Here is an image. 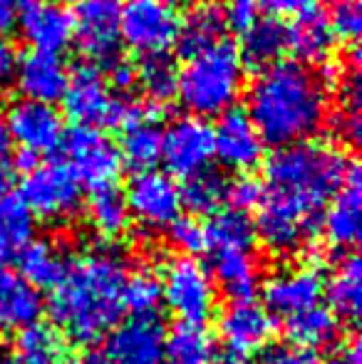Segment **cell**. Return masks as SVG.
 <instances>
[{"mask_svg":"<svg viewBox=\"0 0 362 364\" xmlns=\"http://www.w3.org/2000/svg\"><path fill=\"white\" fill-rule=\"evenodd\" d=\"M246 87V65L238 48L218 43L193 58L183 60L176 70V97L191 117H221L233 109Z\"/></svg>","mask_w":362,"mask_h":364,"instance_id":"277c9868","label":"cell"},{"mask_svg":"<svg viewBox=\"0 0 362 364\" xmlns=\"http://www.w3.org/2000/svg\"><path fill=\"white\" fill-rule=\"evenodd\" d=\"M328 364H360V342H358V337H353L348 345H343V350H340Z\"/></svg>","mask_w":362,"mask_h":364,"instance_id":"c3c4849f","label":"cell"},{"mask_svg":"<svg viewBox=\"0 0 362 364\" xmlns=\"http://www.w3.org/2000/svg\"><path fill=\"white\" fill-rule=\"evenodd\" d=\"M65 345L55 327L35 322L18 332L10 364H63Z\"/></svg>","mask_w":362,"mask_h":364,"instance_id":"1f68e13d","label":"cell"},{"mask_svg":"<svg viewBox=\"0 0 362 364\" xmlns=\"http://www.w3.org/2000/svg\"><path fill=\"white\" fill-rule=\"evenodd\" d=\"M169 238L186 258H193L198 253H206V228L201 220L191 216H179L169 225Z\"/></svg>","mask_w":362,"mask_h":364,"instance_id":"f35d334b","label":"cell"},{"mask_svg":"<svg viewBox=\"0 0 362 364\" xmlns=\"http://www.w3.org/2000/svg\"><path fill=\"white\" fill-rule=\"evenodd\" d=\"M211 278L233 300H251L258 290L261 273L253 250H211Z\"/></svg>","mask_w":362,"mask_h":364,"instance_id":"cb8c5ba5","label":"cell"},{"mask_svg":"<svg viewBox=\"0 0 362 364\" xmlns=\"http://www.w3.org/2000/svg\"><path fill=\"white\" fill-rule=\"evenodd\" d=\"M181 191V206H188L193 213H216L221 211V203L226 201V181L221 173L206 171L186 178Z\"/></svg>","mask_w":362,"mask_h":364,"instance_id":"8d00e7d4","label":"cell"},{"mask_svg":"<svg viewBox=\"0 0 362 364\" xmlns=\"http://www.w3.org/2000/svg\"><path fill=\"white\" fill-rule=\"evenodd\" d=\"M63 364H110V360H107V355L102 350H80L75 352V355L65 357Z\"/></svg>","mask_w":362,"mask_h":364,"instance_id":"7dc6e473","label":"cell"},{"mask_svg":"<svg viewBox=\"0 0 362 364\" xmlns=\"http://www.w3.org/2000/svg\"><path fill=\"white\" fill-rule=\"evenodd\" d=\"M122 305L134 317H154V310L161 305L159 275L149 268L127 275L124 290H122Z\"/></svg>","mask_w":362,"mask_h":364,"instance_id":"d590c367","label":"cell"},{"mask_svg":"<svg viewBox=\"0 0 362 364\" xmlns=\"http://www.w3.org/2000/svg\"><path fill=\"white\" fill-rule=\"evenodd\" d=\"M43 297L20 273L0 265V332H20L35 325Z\"/></svg>","mask_w":362,"mask_h":364,"instance_id":"44dd1931","label":"cell"},{"mask_svg":"<svg viewBox=\"0 0 362 364\" xmlns=\"http://www.w3.org/2000/svg\"><path fill=\"white\" fill-rule=\"evenodd\" d=\"M213 129V156L226 168L248 173L266 156V141L261 139L256 124L246 109L233 107L218 117Z\"/></svg>","mask_w":362,"mask_h":364,"instance_id":"4fadbf2b","label":"cell"},{"mask_svg":"<svg viewBox=\"0 0 362 364\" xmlns=\"http://www.w3.org/2000/svg\"><path fill=\"white\" fill-rule=\"evenodd\" d=\"M179 25V8L171 0H124L119 10V40L142 60L169 53Z\"/></svg>","mask_w":362,"mask_h":364,"instance_id":"5b68a950","label":"cell"},{"mask_svg":"<svg viewBox=\"0 0 362 364\" xmlns=\"http://www.w3.org/2000/svg\"><path fill=\"white\" fill-rule=\"evenodd\" d=\"M273 332L275 325L271 312L253 300L233 302L218 317V335L226 345V352L241 360L266 350L273 340Z\"/></svg>","mask_w":362,"mask_h":364,"instance_id":"9a60e30c","label":"cell"},{"mask_svg":"<svg viewBox=\"0 0 362 364\" xmlns=\"http://www.w3.org/2000/svg\"><path fill=\"white\" fill-rule=\"evenodd\" d=\"M261 196H263V181H258L251 173H241L231 183H226V201L236 211L246 213L248 208H256L261 203Z\"/></svg>","mask_w":362,"mask_h":364,"instance_id":"60d3db41","label":"cell"},{"mask_svg":"<svg viewBox=\"0 0 362 364\" xmlns=\"http://www.w3.org/2000/svg\"><path fill=\"white\" fill-rule=\"evenodd\" d=\"M261 8L263 0H228L223 13H226V23L233 25L238 33H243L258 20V10Z\"/></svg>","mask_w":362,"mask_h":364,"instance_id":"b9f144b4","label":"cell"},{"mask_svg":"<svg viewBox=\"0 0 362 364\" xmlns=\"http://www.w3.org/2000/svg\"><path fill=\"white\" fill-rule=\"evenodd\" d=\"M8 149H10V136H8V127H5L3 109H0V159H3V154H8Z\"/></svg>","mask_w":362,"mask_h":364,"instance_id":"f5cc1de1","label":"cell"},{"mask_svg":"<svg viewBox=\"0 0 362 364\" xmlns=\"http://www.w3.org/2000/svg\"><path fill=\"white\" fill-rule=\"evenodd\" d=\"M73 173L78 176L80 186L92 188V193L115 188L122 173V159L117 146L102 129L95 127H75L65 139Z\"/></svg>","mask_w":362,"mask_h":364,"instance_id":"9c48e42d","label":"cell"},{"mask_svg":"<svg viewBox=\"0 0 362 364\" xmlns=\"http://www.w3.org/2000/svg\"><path fill=\"white\" fill-rule=\"evenodd\" d=\"M218 364H246V360H241V357H236V355H223L221 360H218Z\"/></svg>","mask_w":362,"mask_h":364,"instance_id":"db71d44e","label":"cell"},{"mask_svg":"<svg viewBox=\"0 0 362 364\" xmlns=\"http://www.w3.org/2000/svg\"><path fill=\"white\" fill-rule=\"evenodd\" d=\"M10 183H13V171H10L8 164H5L3 159H0V198L8 196Z\"/></svg>","mask_w":362,"mask_h":364,"instance_id":"816d5d0a","label":"cell"},{"mask_svg":"<svg viewBox=\"0 0 362 364\" xmlns=\"http://www.w3.org/2000/svg\"><path fill=\"white\" fill-rule=\"evenodd\" d=\"M38 159L40 156H35L33 151H25V149H20V151L15 154V168H18V171H23V173H30L35 166H38Z\"/></svg>","mask_w":362,"mask_h":364,"instance_id":"681fc988","label":"cell"},{"mask_svg":"<svg viewBox=\"0 0 362 364\" xmlns=\"http://www.w3.org/2000/svg\"><path fill=\"white\" fill-rule=\"evenodd\" d=\"M226 28V13H223L221 5L213 3V0H201L186 15H181L179 38H176L174 48L179 50L183 60L193 58V55L223 43Z\"/></svg>","mask_w":362,"mask_h":364,"instance_id":"603a6c76","label":"cell"},{"mask_svg":"<svg viewBox=\"0 0 362 364\" xmlns=\"http://www.w3.org/2000/svg\"><path fill=\"white\" fill-rule=\"evenodd\" d=\"M323 295L325 280L313 265L278 270L263 283V302H266L263 307L271 312V317L278 315L290 320L310 307H318Z\"/></svg>","mask_w":362,"mask_h":364,"instance_id":"5bb4252c","label":"cell"},{"mask_svg":"<svg viewBox=\"0 0 362 364\" xmlns=\"http://www.w3.org/2000/svg\"><path fill=\"white\" fill-rule=\"evenodd\" d=\"M127 265L117 253L95 250L70 260L68 273L50 297V315L73 340L92 345L115 330L124 305Z\"/></svg>","mask_w":362,"mask_h":364,"instance_id":"3957f363","label":"cell"},{"mask_svg":"<svg viewBox=\"0 0 362 364\" xmlns=\"http://www.w3.org/2000/svg\"><path fill=\"white\" fill-rule=\"evenodd\" d=\"M285 53V28L280 20L263 18L256 20L251 28L241 33V55L243 65H253V68H268V65L278 63L280 55Z\"/></svg>","mask_w":362,"mask_h":364,"instance_id":"83f0119b","label":"cell"},{"mask_svg":"<svg viewBox=\"0 0 362 364\" xmlns=\"http://www.w3.org/2000/svg\"><path fill=\"white\" fill-rule=\"evenodd\" d=\"M246 112L266 144L310 141L328 119V87L305 65L278 60L251 82Z\"/></svg>","mask_w":362,"mask_h":364,"instance_id":"7a4b0ae2","label":"cell"},{"mask_svg":"<svg viewBox=\"0 0 362 364\" xmlns=\"http://www.w3.org/2000/svg\"><path fill=\"white\" fill-rule=\"evenodd\" d=\"M137 82H142L149 107V119L164 117L169 100L176 95V68L166 55L144 58L137 68Z\"/></svg>","mask_w":362,"mask_h":364,"instance_id":"4dcf8cb0","label":"cell"},{"mask_svg":"<svg viewBox=\"0 0 362 364\" xmlns=\"http://www.w3.org/2000/svg\"><path fill=\"white\" fill-rule=\"evenodd\" d=\"M13 80L18 85V92L23 95V100L53 105V102L63 100L65 90H68L70 73L63 60H60V55H45L30 50V53L20 55L15 60Z\"/></svg>","mask_w":362,"mask_h":364,"instance_id":"d6986e66","label":"cell"},{"mask_svg":"<svg viewBox=\"0 0 362 364\" xmlns=\"http://www.w3.org/2000/svg\"><path fill=\"white\" fill-rule=\"evenodd\" d=\"M20 275L38 288H58L60 280L68 273V255L60 245H55L53 240H33L23 253L18 255Z\"/></svg>","mask_w":362,"mask_h":364,"instance_id":"d4e9b609","label":"cell"},{"mask_svg":"<svg viewBox=\"0 0 362 364\" xmlns=\"http://www.w3.org/2000/svg\"><path fill=\"white\" fill-rule=\"evenodd\" d=\"M350 159L343 149L323 141L278 146L266 161V183L253 220L256 238L271 253L300 250L313 235L320 211L348 176Z\"/></svg>","mask_w":362,"mask_h":364,"instance_id":"6da1fadb","label":"cell"},{"mask_svg":"<svg viewBox=\"0 0 362 364\" xmlns=\"http://www.w3.org/2000/svg\"><path fill=\"white\" fill-rule=\"evenodd\" d=\"M117 151H119L122 166H127L129 171H154V166L161 161V129L151 122L132 127L122 134V144L117 146Z\"/></svg>","mask_w":362,"mask_h":364,"instance_id":"d6a6232c","label":"cell"},{"mask_svg":"<svg viewBox=\"0 0 362 364\" xmlns=\"http://www.w3.org/2000/svg\"><path fill=\"white\" fill-rule=\"evenodd\" d=\"M23 3H25V5H28V3H35V0H23Z\"/></svg>","mask_w":362,"mask_h":364,"instance_id":"9f6ffc18","label":"cell"},{"mask_svg":"<svg viewBox=\"0 0 362 364\" xmlns=\"http://www.w3.org/2000/svg\"><path fill=\"white\" fill-rule=\"evenodd\" d=\"M164 355L171 364H193V362H211L213 340L203 325H186L179 322L169 337L164 340Z\"/></svg>","mask_w":362,"mask_h":364,"instance_id":"e575fe53","label":"cell"},{"mask_svg":"<svg viewBox=\"0 0 362 364\" xmlns=\"http://www.w3.org/2000/svg\"><path fill=\"white\" fill-rule=\"evenodd\" d=\"M256 364H320L318 355L310 350L295 345H280L263 352V357Z\"/></svg>","mask_w":362,"mask_h":364,"instance_id":"7bdbcfd3","label":"cell"},{"mask_svg":"<svg viewBox=\"0 0 362 364\" xmlns=\"http://www.w3.org/2000/svg\"><path fill=\"white\" fill-rule=\"evenodd\" d=\"M0 364H10V362H0Z\"/></svg>","mask_w":362,"mask_h":364,"instance_id":"680465c9","label":"cell"},{"mask_svg":"<svg viewBox=\"0 0 362 364\" xmlns=\"http://www.w3.org/2000/svg\"><path fill=\"white\" fill-rule=\"evenodd\" d=\"M35 240V216L20 196L0 198V260L18 258Z\"/></svg>","mask_w":362,"mask_h":364,"instance_id":"484cf974","label":"cell"},{"mask_svg":"<svg viewBox=\"0 0 362 364\" xmlns=\"http://www.w3.org/2000/svg\"><path fill=\"white\" fill-rule=\"evenodd\" d=\"M315 0H263V8L271 13V18H283V15H293V18H298L300 13H305V10H310V5H313Z\"/></svg>","mask_w":362,"mask_h":364,"instance_id":"ee69618b","label":"cell"},{"mask_svg":"<svg viewBox=\"0 0 362 364\" xmlns=\"http://www.w3.org/2000/svg\"><path fill=\"white\" fill-rule=\"evenodd\" d=\"M340 322L335 317V312L330 307H310V310L300 312V315L285 320V335L293 342L295 347H303V350H318L325 347L338 337Z\"/></svg>","mask_w":362,"mask_h":364,"instance_id":"f546056e","label":"cell"},{"mask_svg":"<svg viewBox=\"0 0 362 364\" xmlns=\"http://www.w3.org/2000/svg\"><path fill=\"white\" fill-rule=\"evenodd\" d=\"M328 23H330V30H333L335 40L358 43L360 30H362L360 0H338V3L333 5V13H330Z\"/></svg>","mask_w":362,"mask_h":364,"instance_id":"ab89813d","label":"cell"},{"mask_svg":"<svg viewBox=\"0 0 362 364\" xmlns=\"http://www.w3.org/2000/svg\"><path fill=\"white\" fill-rule=\"evenodd\" d=\"M335 35L330 23L318 10H305L293 20L290 28H285V50L295 55V63L300 65H323L333 55Z\"/></svg>","mask_w":362,"mask_h":364,"instance_id":"7402d4cb","label":"cell"},{"mask_svg":"<svg viewBox=\"0 0 362 364\" xmlns=\"http://www.w3.org/2000/svg\"><path fill=\"white\" fill-rule=\"evenodd\" d=\"M112 92L107 85L105 75L97 65H80L68 80V90L63 95L65 114L78 127H107V117H110L112 107Z\"/></svg>","mask_w":362,"mask_h":364,"instance_id":"e0dca14e","label":"cell"},{"mask_svg":"<svg viewBox=\"0 0 362 364\" xmlns=\"http://www.w3.org/2000/svg\"><path fill=\"white\" fill-rule=\"evenodd\" d=\"M129 216H134L144 228H169L181 216V191L169 173L144 171L134 173L124 193Z\"/></svg>","mask_w":362,"mask_h":364,"instance_id":"7c38bea8","label":"cell"},{"mask_svg":"<svg viewBox=\"0 0 362 364\" xmlns=\"http://www.w3.org/2000/svg\"><path fill=\"white\" fill-rule=\"evenodd\" d=\"M87 218L90 225L95 228V233H100L102 238L112 240L119 238L127 228H129V208H127L124 193H119L117 188H107V191L92 193L90 206H87Z\"/></svg>","mask_w":362,"mask_h":364,"instance_id":"836d02e7","label":"cell"},{"mask_svg":"<svg viewBox=\"0 0 362 364\" xmlns=\"http://www.w3.org/2000/svg\"><path fill=\"white\" fill-rule=\"evenodd\" d=\"M213 159V129L206 119L183 114L161 132V161L171 178H191Z\"/></svg>","mask_w":362,"mask_h":364,"instance_id":"30bf717a","label":"cell"},{"mask_svg":"<svg viewBox=\"0 0 362 364\" xmlns=\"http://www.w3.org/2000/svg\"><path fill=\"white\" fill-rule=\"evenodd\" d=\"M360 218H362V183L360 168L350 164L348 176L343 186L335 191L323 213L325 238L335 248H353L360 238Z\"/></svg>","mask_w":362,"mask_h":364,"instance_id":"ffe728a7","label":"cell"},{"mask_svg":"<svg viewBox=\"0 0 362 364\" xmlns=\"http://www.w3.org/2000/svg\"><path fill=\"white\" fill-rule=\"evenodd\" d=\"M15 25V13L10 5H3L0 3V40H3V35H8L10 30H13Z\"/></svg>","mask_w":362,"mask_h":364,"instance_id":"f907efd6","label":"cell"},{"mask_svg":"<svg viewBox=\"0 0 362 364\" xmlns=\"http://www.w3.org/2000/svg\"><path fill=\"white\" fill-rule=\"evenodd\" d=\"M323 3H325V0H323Z\"/></svg>","mask_w":362,"mask_h":364,"instance_id":"91938a15","label":"cell"},{"mask_svg":"<svg viewBox=\"0 0 362 364\" xmlns=\"http://www.w3.org/2000/svg\"><path fill=\"white\" fill-rule=\"evenodd\" d=\"M119 0H73V40L90 65L115 63L119 53Z\"/></svg>","mask_w":362,"mask_h":364,"instance_id":"ba28073f","label":"cell"},{"mask_svg":"<svg viewBox=\"0 0 362 364\" xmlns=\"http://www.w3.org/2000/svg\"><path fill=\"white\" fill-rule=\"evenodd\" d=\"M330 310L343 320H358L362 307V265L355 253L345 255L325 285Z\"/></svg>","mask_w":362,"mask_h":364,"instance_id":"4316f807","label":"cell"},{"mask_svg":"<svg viewBox=\"0 0 362 364\" xmlns=\"http://www.w3.org/2000/svg\"><path fill=\"white\" fill-rule=\"evenodd\" d=\"M110 80L119 92H129L137 82V68L129 63H124V60H115V63H112V70H110Z\"/></svg>","mask_w":362,"mask_h":364,"instance_id":"f6af8a7d","label":"cell"},{"mask_svg":"<svg viewBox=\"0 0 362 364\" xmlns=\"http://www.w3.org/2000/svg\"><path fill=\"white\" fill-rule=\"evenodd\" d=\"M161 300L171 315L186 325H203L216 307V285L203 263L196 258L169 260L161 273Z\"/></svg>","mask_w":362,"mask_h":364,"instance_id":"8992f818","label":"cell"},{"mask_svg":"<svg viewBox=\"0 0 362 364\" xmlns=\"http://www.w3.org/2000/svg\"><path fill=\"white\" fill-rule=\"evenodd\" d=\"M20 198L33 216L60 223V220L73 218L80 211L82 186L65 161H48L38 164L33 171L25 173Z\"/></svg>","mask_w":362,"mask_h":364,"instance_id":"52a82bcc","label":"cell"},{"mask_svg":"<svg viewBox=\"0 0 362 364\" xmlns=\"http://www.w3.org/2000/svg\"><path fill=\"white\" fill-rule=\"evenodd\" d=\"M333 80H338L340 85V114L335 117V129L345 141L355 144L360 139V73L358 68L343 70L340 75H335Z\"/></svg>","mask_w":362,"mask_h":364,"instance_id":"74e56055","label":"cell"},{"mask_svg":"<svg viewBox=\"0 0 362 364\" xmlns=\"http://www.w3.org/2000/svg\"><path fill=\"white\" fill-rule=\"evenodd\" d=\"M3 117L10 141H15L25 151H33L35 156L55 154L65 144L63 114L53 105L30 102L20 97L3 112Z\"/></svg>","mask_w":362,"mask_h":364,"instance_id":"8fae6325","label":"cell"},{"mask_svg":"<svg viewBox=\"0 0 362 364\" xmlns=\"http://www.w3.org/2000/svg\"><path fill=\"white\" fill-rule=\"evenodd\" d=\"M18 30L35 53L58 55L73 43V15L60 0H35L18 15Z\"/></svg>","mask_w":362,"mask_h":364,"instance_id":"2e32d148","label":"cell"},{"mask_svg":"<svg viewBox=\"0 0 362 364\" xmlns=\"http://www.w3.org/2000/svg\"><path fill=\"white\" fill-rule=\"evenodd\" d=\"M15 60H18V55H15V50L10 48V43L0 40V90L13 80Z\"/></svg>","mask_w":362,"mask_h":364,"instance_id":"bcb514c9","label":"cell"},{"mask_svg":"<svg viewBox=\"0 0 362 364\" xmlns=\"http://www.w3.org/2000/svg\"><path fill=\"white\" fill-rule=\"evenodd\" d=\"M164 327L154 317H132L110 337V364H166Z\"/></svg>","mask_w":362,"mask_h":364,"instance_id":"ac0fdd59","label":"cell"},{"mask_svg":"<svg viewBox=\"0 0 362 364\" xmlns=\"http://www.w3.org/2000/svg\"><path fill=\"white\" fill-rule=\"evenodd\" d=\"M203 228H206L208 250H253L256 243V228L251 216L236 208L211 213Z\"/></svg>","mask_w":362,"mask_h":364,"instance_id":"f1b7e54d","label":"cell"},{"mask_svg":"<svg viewBox=\"0 0 362 364\" xmlns=\"http://www.w3.org/2000/svg\"><path fill=\"white\" fill-rule=\"evenodd\" d=\"M0 3H3V5H10V8H13V5L18 3V0H0Z\"/></svg>","mask_w":362,"mask_h":364,"instance_id":"11a10c76","label":"cell"},{"mask_svg":"<svg viewBox=\"0 0 362 364\" xmlns=\"http://www.w3.org/2000/svg\"><path fill=\"white\" fill-rule=\"evenodd\" d=\"M193 364H211V362H193Z\"/></svg>","mask_w":362,"mask_h":364,"instance_id":"6f0895ef","label":"cell"}]
</instances>
